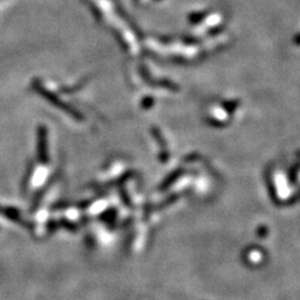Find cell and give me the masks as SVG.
<instances>
[{"label":"cell","mask_w":300,"mask_h":300,"mask_svg":"<svg viewBox=\"0 0 300 300\" xmlns=\"http://www.w3.org/2000/svg\"><path fill=\"white\" fill-rule=\"evenodd\" d=\"M33 88L35 91H37V93L42 96V97L47 99L50 104L54 105L55 107H57V108H59L60 110L65 111L67 115L74 117V118L77 120L83 119V116H81V114L78 113V111L76 110L74 107H71L69 104L64 103V101L60 99L57 95L52 93V91H49L48 89H46L38 80L33 81Z\"/></svg>","instance_id":"1"},{"label":"cell","mask_w":300,"mask_h":300,"mask_svg":"<svg viewBox=\"0 0 300 300\" xmlns=\"http://www.w3.org/2000/svg\"><path fill=\"white\" fill-rule=\"evenodd\" d=\"M37 159L43 165H47L49 161L48 155V130L46 126L40 125L37 130Z\"/></svg>","instance_id":"2"},{"label":"cell","mask_w":300,"mask_h":300,"mask_svg":"<svg viewBox=\"0 0 300 300\" xmlns=\"http://www.w3.org/2000/svg\"><path fill=\"white\" fill-rule=\"evenodd\" d=\"M0 213H2L4 217H6L7 219H9V220L15 221V222H19V223H22L23 226L29 227L28 225H26V222H25L22 219V215H20V211L18 209H16V208L0 206Z\"/></svg>","instance_id":"3"},{"label":"cell","mask_w":300,"mask_h":300,"mask_svg":"<svg viewBox=\"0 0 300 300\" xmlns=\"http://www.w3.org/2000/svg\"><path fill=\"white\" fill-rule=\"evenodd\" d=\"M33 170H34V164H33V161H30L29 167H28V170H27V175H26V177L24 178L23 191H26L27 190L28 185H29V181H30V177H32V175H33Z\"/></svg>","instance_id":"4"},{"label":"cell","mask_w":300,"mask_h":300,"mask_svg":"<svg viewBox=\"0 0 300 300\" xmlns=\"http://www.w3.org/2000/svg\"><path fill=\"white\" fill-rule=\"evenodd\" d=\"M59 223H60V226H63L64 228H66V229H68V230H75L76 229L75 226H74V223H71L70 221H67V220L63 219Z\"/></svg>","instance_id":"5"}]
</instances>
